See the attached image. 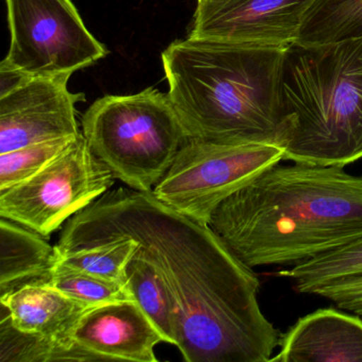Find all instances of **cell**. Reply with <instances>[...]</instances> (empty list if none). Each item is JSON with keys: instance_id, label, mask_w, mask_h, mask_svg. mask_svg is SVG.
I'll return each instance as SVG.
<instances>
[{"instance_id": "obj_17", "label": "cell", "mask_w": 362, "mask_h": 362, "mask_svg": "<svg viewBox=\"0 0 362 362\" xmlns=\"http://www.w3.org/2000/svg\"><path fill=\"white\" fill-rule=\"evenodd\" d=\"M362 37V0H315L296 43L328 44Z\"/></svg>"}, {"instance_id": "obj_5", "label": "cell", "mask_w": 362, "mask_h": 362, "mask_svg": "<svg viewBox=\"0 0 362 362\" xmlns=\"http://www.w3.org/2000/svg\"><path fill=\"white\" fill-rule=\"evenodd\" d=\"M81 127L95 156L139 192L153 190L188 139L169 95L153 88L98 99Z\"/></svg>"}, {"instance_id": "obj_18", "label": "cell", "mask_w": 362, "mask_h": 362, "mask_svg": "<svg viewBox=\"0 0 362 362\" xmlns=\"http://www.w3.org/2000/svg\"><path fill=\"white\" fill-rule=\"evenodd\" d=\"M100 361L75 341H62L16 329L0 317V362Z\"/></svg>"}, {"instance_id": "obj_11", "label": "cell", "mask_w": 362, "mask_h": 362, "mask_svg": "<svg viewBox=\"0 0 362 362\" xmlns=\"http://www.w3.org/2000/svg\"><path fill=\"white\" fill-rule=\"evenodd\" d=\"M73 339L100 361L156 362V345L166 342L135 300L90 307L80 317Z\"/></svg>"}, {"instance_id": "obj_15", "label": "cell", "mask_w": 362, "mask_h": 362, "mask_svg": "<svg viewBox=\"0 0 362 362\" xmlns=\"http://www.w3.org/2000/svg\"><path fill=\"white\" fill-rule=\"evenodd\" d=\"M126 277L135 302L156 324L166 343L177 344L175 300L160 272L139 247L126 267Z\"/></svg>"}, {"instance_id": "obj_22", "label": "cell", "mask_w": 362, "mask_h": 362, "mask_svg": "<svg viewBox=\"0 0 362 362\" xmlns=\"http://www.w3.org/2000/svg\"><path fill=\"white\" fill-rule=\"evenodd\" d=\"M315 296L327 298L339 308L362 317V277L339 281L319 290Z\"/></svg>"}, {"instance_id": "obj_16", "label": "cell", "mask_w": 362, "mask_h": 362, "mask_svg": "<svg viewBox=\"0 0 362 362\" xmlns=\"http://www.w3.org/2000/svg\"><path fill=\"white\" fill-rule=\"evenodd\" d=\"M298 293L315 294L339 281L362 277V239L279 271Z\"/></svg>"}, {"instance_id": "obj_20", "label": "cell", "mask_w": 362, "mask_h": 362, "mask_svg": "<svg viewBox=\"0 0 362 362\" xmlns=\"http://www.w3.org/2000/svg\"><path fill=\"white\" fill-rule=\"evenodd\" d=\"M137 247L139 243L134 239L124 238L97 247L58 253V258L74 268L127 284L126 267Z\"/></svg>"}, {"instance_id": "obj_4", "label": "cell", "mask_w": 362, "mask_h": 362, "mask_svg": "<svg viewBox=\"0 0 362 362\" xmlns=\"http://www.w3.org/2000/svg\"><path fill=\"white\" fill-rule=\"evenodd\" d=\"M279 97L292 126L284 160L345 167L362 160V37L288 46Z\"/></svg>"}, {"instance_id": "obj_13", "label": "cell", "mask_w": 362, "mask_h": 362, "mask_svg": "<svg viewBox=\"0 0 362 362\" xmlns=\"http://www.w3.org/2000/svg\"><path fill=\"white\" fill-rule=\"evenodd\" d=\"M90 307L44 283L0 296V317H8L16 329L62 341H75L74 329Z\"/></svg>"}, {"instance_id": "obj_3", "label": "cell", "mask_w": 362, "mask_h": 362, "mask_svg": "<svg viewBox=\"0 0 362 362\" xmlns=\"http://www.w3.org/2000/svg\"><path fill=\"white\" fill-rule=\"evenodd\" d=\"M287 47L190 35L171 43L163 66L188 139L285 149L292 126L279 82Z\"/></svg>"}, {"instance_id": "obj_7", "label": "cell", "mask_w": 362, "mask_h": 362, "mask_svg": "<svg viewBox=\"0 0 362 362\" xmlns=\"http://www.w3.org/2000/svg\"><path fill=\"white\" fill-rule=\"evenodd\" d=\"M115 180L81 133L37 175L0 190V218L48 239L64 222L109 192Z\"/></svg>"}, {"instance_id": "obj_8", "label": "cell", "mask_w": 362, "mask_h": 362, "mask_svg": "<svg viewBox=\"0 0 362 362\" xmlns=\"http://www.w3.org/2000/svg\"><path fill=\"white\" fill-rule=\"evenodd\" d=\"M10 48L3 62L31 77L73 75L105 58L71 0H6Z\"/></svg>"}, {"instance_id": "obj_19", "label": "cell", "mask_w": 362, "mask_h": 362, "mask_svg": "<svg viewBox=\"0 0 362 362\" xmlns=\"http://www.w3.org/2000/svg\"><path fill=\"white\" fill-rule=\"evenodd\" d=\"M48 284L71 298L90 306L116 300H135L127 284L103 279L74 268L63 264L59 258Z\"/></svg>"}, {"instance_id": "obj_10", "label": "cell", "mask_w": 362, "mask_h": 362, "mask_svg": "<svg viewBox=\"0 0 362 362\" xmlns=\"http://www.w3.org/2000/svg\"><path fill=\"white\" fill-rule=\"evenodd\" d=\"M315 0H198L190 37L287 47Z\"/></svg>"}, {"instance_id": "obj_6", "label": "cell", "mask_w": 362, "mask_h": 362, "mask_svg": "<svg viewBox=\"0 0 362 362\" xmlns=\"http://www.w3.org/2000/svg\"><path fill=\"white\" fill-rule=\"evenodd\" d=\"M284 156L285 149L279 146L188 139L152 192L179 213L209 226L226 199L279 164Z\"/></svg>"}, {"instance_id": "obj_9", "label": "cell", "mask_w": 362, "mask_h": 362, "mask_svg": "<svg viewBox=\"0 0 362 362\" xmlns=\"http://www.w3.org/2000/svg\"><path fill=\"white\" fill-rule=\"evenodd\" d=\"M71 77H31L1 62L0 154L81 134L76 105L86 97L69 90Z\"/></svg>"}, {"instance_id": "obj_12", "label": "cell", "mask_w": 362, "mask_h": 362, "mask_svg": "<svg viewBox=\"0 0 362 362\" xmlns=\"http://www.w3.org/2000/svg\"><path fill=\"white\" fill-rule=\"evenodd\" d=\"M270 361L362 362V319L336 308L300 317L279 339Z\"/></svg>"}, {"instance_id": "obj_14", "label": "cell", "mask_w": 362, "mask_h": 362, "mask_svg": "<svg viewBox=\"0 0 362 362\" xmlns=\"http://www.w3.org/2000/svg\"><path fill=\"white\" fill-rule=\"evenodd\" d=\"M22 224L0 221V296L30 284H48L58 262L56 247Z\"/></svg>"}, {"instance_id": "obj_2", "label": "cell", "mask_w": 362, "mask_h": 362, "mask_svg": "<svg viewBox=\"0 0 362 362\" xmlns=\"http://www.w3.org/2000/svg\"><path fill=\"white\" fill-rule=\"evenodd\" d=\"M209 226L250 268L296 266L362 239V175L277 164L226 199Z\"/></svg>"}, {"instance_id": "obj_1", "label": "cell", "mask_w": 362, "mask_h": 362, "mask_svg": "<svg viewBox=\"0 0 362 362\" xmlns=\"http://www.w3.org/2000/svg\"><path fill=\"white\" fill-rule=\"evenodd\" d=\"M132 238L175 300V346L188 362H268L281 334L262 313L260 281L206 224L152 192H105L67 221L58 253Z\"/></svg>"}, {"instance_id": "obj_21", "label": "cell", "mask_w": 362, "mask_h": 362, "mask_svg": "<svg viewBox=\"0 0 362 362\" xmlns=\"http://www.w3.org/2000/svg\"><path fill=\"white\" fill-rule=\"evenodd\" d=\"M77 137H64L0 154V190L13 187L45 168L69 149Z\"/></svg>"}]
</instances>
